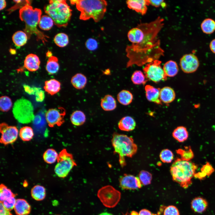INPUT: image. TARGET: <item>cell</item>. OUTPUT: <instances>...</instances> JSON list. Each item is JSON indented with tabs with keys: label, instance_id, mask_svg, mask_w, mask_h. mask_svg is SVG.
<instances>
[{
	"label": "cell",
	"instance_id": "1",
	"mask_svg": "<svg viewBox=\"0 0 215 215\" xmlns=\"http://www.w3.org/2000/svg\"><path fill=\"white\" fill-rule=\"evenodd\" d=\"M164 20L158 17L148 23H142L137 26L143 31L144 36L138 44L127 46V56L129 60L127 67L136 64L141 66L150 63L163 55L164 51L160 46L158 34L162 27Z\"/></svg>",
	"mask_w": 215,
	"mask_h": 215
},
{
	"label": "cell",
	"instance_id": "2",
	"mask_svg": "<svg viewBox=\"0 0 215 215\" xmlns=\"http://www.w3.org/2000/svg\"><path fill=\"white\" fill-rule=\"evenodd\" d=\"M80 12L79 19L87 20L92 19L98 22L103 18L107 10V2L104 0H75L70 1Z\"/></svg>",
	"mask_w": 215,
	"mask_h": 215
},
{
	"label": "cell",
	"instance_id": "3",
	"mask_svg": "<svg viewBox=\"0 0 215 215\" xmlns=\"http://www.w3.org/2000/svg\"><path fill=\"white\" fill-rule=\"evenodd\" d=\"M41 10L37 8L33 9L29 4L23 6L19 11V16L21 21L24 22L25 27L24 32L29 39L31 35L34 34L38 40H40L43 43L47 42L46 38L48 37L44 35L39 30L37 26L39 24L42 14Z\"/></svg>",
	"mask_w": 215,
	"mask_h": 215
},
{
	"label": "cell",
	"instance_id": "4",
	"mask_svg": "<svg viewBox=\"0 0 215 215\" xmlns=\"http://www.w3.org/2000/svg\"><path fill=\"white\" fill-rule=\"evenodd\" d=\"M197 166L190 161L177 158L170 168V173L173 180L184 188H187L192 182Z\"/></svg>",
	"mask_w": 215,
	"mask_h": 215
},
{
	"label": "cell",
	"instance_id": "5",
	"mask_svg": "<svg viewBox=\"0 0 215 215\" xmlns=\"http://www.w3.org/2000/svg\"><path fill=\"white\" fill-rule=\"evenodd\" d=\"M44 10L59 27H67L72 15V10L64 0L50 1Z\"/></svg>",
	"mask_w": 215,
	"mask_h": 215
},
{
	"label": "cell",
	"instance_id": "6",
	"mask_svg": "<svg viewBox=\"0 0 215 215\" xmlns=\"http://www.w3.org/2000/svg\"><path fill=\"white\" fill-rule=\"evenodd\" d=\"M114 153L119 156V162L122 167L126 165L125 157H132L136 153L138 148L133 138L126 135L115 132L111 140Z\"/></svg>",
	"mask_w": 215,
	"mask_h": 215
},
{
	"label": "cell",
	"instance_id": "7",
	"mask_svg": "<svg viewBox=\"0 0 215 215\" xmlns=\"http://www.w3.org/2000/svg\"><path fill=\"white\" fill-rule=\"evenodd\" d=\"M12 112L15 119L22 124L30 123L35 117L34 108L32 103L25 98H20L15 102Z\"/></svg>",
	"mask_w": 215,
	"mask_h": 215
},
{
	"label": "cell",
	"instance_id": "8",
	"mask_svg": "<svg viewBox=\"0 0 215 215\" xmlns=\"http://www.w3.org/2000/svg\"><path fill=\"white\" fill-rule=\"evenodd\" d=\"M57 163L55 166L54 171L59 177L64 178L68 174L74 167L77 166L73 155L64 149L59 154Z\"/></svg>",
	"mask_w": 215,
	"mask_h": 215
},
{
	"label": "cell",
	"instance_id": "9",
	"mask_svg": "<svg viewBox=\"0 0 215 215\" xmlns=\"http://www.w3.org/2000/svg\"><path fill=\"white\" fill-rule=\"evenodd\" d=\"M97 196L104 206L108 208H113L119 202L121 194L112 186L107 185L98 190Z\"/></svg>",
	"mask_w": 215,
	"mask_h": 215
},
{
	"label": "cell",
	"instance_id": "10",
	"mask_svg": "<svg viewBox=\"0 0 215 215\" xmlns=\"http://www.w3.org/2000/svg\"><path fill=\"white\" fill-rule=\"evenodd\" d=\"M161 62L156 60L147 64L143 68L147 79L157 83L161 81H165L167 76L161 66Z\"/></svg>",
	"mask_w": 215,
	"mask_h": 215
},
{
	"label": "cell",
	"instance_id": "11",
	"mask_svg": "<svg viewBox=\"0 0 215 215\" xmlns=\"http://www.w3.org/2000/svg\"><path fill=\"white\" fill-rule=\"evenodd\" d=\"M0 131L1 134L0 142L4 145L13 143L17 139L19 131L16 126L3 122L0 125Z\"/></svg>",
	"mask_w": 215,
	"mask_h": 215
},
{
	"label": "cell",
	"instance_id": "12",
	"mask_svg": "<svg viewBox=\"0 0 215 215\" xmlns=\"http://www.w3.org/2000/svg\"><path fill=\"white\" fill-rule=\"evenodd\" d=\"M65 114V110L62 107L49 109L45 113L46 119L48 126L50 127L56 125L60 126L64 122Z\"/></svg>",
	"mask_w": 215,
	"mask_h": 215
},
{
	"label": "cell",
	"instance_id": "13",
	"mask_svg": "<svg viewBox=\"0 0 215 215\" xmlns=\"http://www.w3.org/2000/svg\"><path fill=\"white\" fill-rule=\"evenodd\" d=\"M199 64L197 57L193 54L184 55L180 61V65L182 70L187 73H192L196 71L199 67Z\"/></svg>",
	"mask_w": 215,
	"mask_h": 215
},
{
	"label": "cell",
	"instance_id": "14",
	"mask_svg": "<svg viewBox=\"0 0 215 215\" xmlns=\"http://www.w3.org/2000/svg\"><path fill=\"white\" fill-rule=\"evenodd\" d=\"M119 185L122 188L126 190H134L142 186L139 178L133 175L124 174L119 179Z\"/></svg>",
	"mask_w": 215,
	"mask_h": 215
},
{
	"label": "cell",
	"instance_id": "15",
	"mask_svg": "<svg viewBox=\"0 0 215 215\" xmlns=\"http://www.w3.org/2000/svg\"><path fill=\"white\" fill-rule=\"evenodd\" d=\"M128 8L139 13L142 15L145 14L147 10V6L149 5L148 0H129L126 1Z\"/></svg>",
	"mask_w": 215,
	"mask_h": 215
},
{
	"label": "cell",
	"instance_id": "16",
	"mask_svg": "<svg viewBox=\"0 0 215 215\" xmlns=\"http://www.w3.org/2000/svg\"><path fill=\"white\" fill-rule=\"evenodd\" d=\"M146 96L148 100L157 104L162 105L160 99L159 94L160 89L153 86L147 85L145 87Z\"/></svg>",
	"mask_w": 215,
	"mask_h": 215
},
{
	"label": "cell",
	"instance_id": "17",
	"mask_svg": "<svg viewBox=\"0 0 215 215\" xmlns=\"http://www.w3.org/2000/svg\"><path fill=\"white\" fill-rule=\"evenodd\" d=\"M40 63L38 57L35 54L31 53L26 57L24 61V65L29 71L33 72L39 69Z\"/></svg>",
	"mask_w": 215,
	"mask_h": 215
},
{
	"label": "cell",
	"instance_id": "18",
	"mask_svg": "<svg viewBox=\"0 0 215 215\" xmlns=\"http://www.w3.org/2000/svg\"><path fill=\"white\" fill-rule=\"evenodd\" d=\"M14 209L17 215H28L30 212L31 208L26 200L18 199L16 200Z\"/></svg>",
	"mask_w": 215,
	"mask_h": 215
},
{
	"label": "cell",
	"instance_id": "19",
	"mask_svg": "<svg viewBox=\"0 0 215 215\" xmlns=\"http://www.w3.org/2000/svg\"><path fill=\"white\" fill-rule=\"evenodd\" d=\"M176 94L174 90L169 87H165L160 89V99L164 103L168 104L175 99Z\"/></svg>",
	"mask_w": 215,
	"mask_h": 215
},
{
	"label": "cell",
	"instance_id": "20",
	"mask_svg": "<svg viewBox=\"0 0 215 215\" xmlns=\"http://www.w3.org/2000/svg\"><path fill=\"white\" fill-rule=\"evenodd\" d=\"M119 128L121 130L129 131L133 130L136 126L134 119L130 116H126L122 118L118 124Z\"/></svg>",
	"mask_w": 215,
	"mask_h": 215
},
{
	"label": "cell",
	"instance_id": "21",
	"mask_svg": "<svg viewBox=\"0 0 215 215\" xmlns=\"http://www.w3.org/2000/svg\"><path fill=\"white\" fill-rule=\"evenodd\" d=\"M208 203L206 200L201 197H197L193 199L191 203V209L195 212L201 213L206 209Z\"/></svg>",
	"mask_w": 215,
	"mask_h": 215
},
{
	"label": "cell",
	"instance_id": "22",
	"mask_svg": "<svg viewBox=\"0 0 215 215\" xmlns=\"http://www.w3.org/2000/svg\"><path fill=\"white\" fill-rule=\"evenodd\" d=\"M144 36L143 30L137 26L131 29L128 33V39L133 44L139 43Z\"/></svg>",
	"mask_w": 215,
	"mask_h": 215
},
{
	"label": "cell",
	"instance_id": "23",
	"mask_svg": "<svg viewBox=\"0 0 215 215\" xmlns=\"http://www.w3.org/2000/svg\"><path fill=\"white\" fill-rule=\"evenodd\" d=\"M100 105L102 108L106 111L113 110L116 108V102L111 95H105L101 99Z\"/></svg>",
	"mask_w": 215,
	"mask_h": 215
},
{
	"label": "cell",
	"instance_id": "24",
	"mask_svg": "<svg viewBox=\"0 0 215 215\" xmlns=\"http://www.w3.org/2000/svg\"><path fill=\"white\" fill-rule=\"evenodd\" d=\"M44 88L48 93L53 95L59 91L61 88V84L57 80L52 79L45 81Z\"/></svg>",
	"mask_w": 215,
	"mask_h": 215
},
{
	"label": "cell",
	"instance_id": "25",
	"mask_svg": "<svg viewBox=\"0 0 215 215\" xmlns=\"http://www.w3.org/2000/svg\"><path fill=\"white\" fill-rule=\"evenodd\" d=\"M164 72L167 76L173 77L179 71V68L176 63L173 60H169L164 65L163 67Z\"/></svg>",
	"mask_w": 215,
	"mask_h": 215
},
{
	"label": "cell",
	"instance_id": "26",
	"mask_svg": "<svg viewBox=\"0 0 215 215\" xmlns=\"http://www.w3.org/2000/svg\"><path fill=\"white\" fill-rule=\"evenodd\" d=\"M71 82L73 87L77 89H82L85 86L87 79L84 75L81 73L75 74L72 78Z\"/></svg>",
	"mask_w": 215,
	"mask_h": 215
},
{
	"label": "cell",
	"instance_id": "27",
	"mask_svg": "<svg viewBox=\"0 0 215 215\" xmlns=\"http://www.w3.org/2000/svg\"><path fill=\"white\" fill-rule=\"evenodd\" d=\"M173 137L179 142L186 141L188 137V133L186 128L183 126L178 127L172 133Z\"/></svg>",
	"mask_w": 215,
	"mask_h": 215
},
{
	"label": "cell",
	"instance_id": "28",
	"mask_svg": "<svg viewBox=\"0 0 215 215\" xmlns=\"http://www.w3.org/2000/svg\"><path fill=\"white\" fill-rule=\"evenodd\" d=\"M31 194L32 197L34 200L38 201H41L45 197L46 190L43 186L36 185L32 188Z\"/></svg>",
	"mask_w": 215,
	"mask_h": 215
},
{
	"label": "cell",
	"instance_id": "29",
	"mask_svg": "<svg viewBox=\"0 0 215 215\" xmlns=\"http://www.w3.org/2000/svg\"><path fill=\"white\" fill-rule=\"evenodd\" d=\"M86 118L85 113L82 111L76 110L74 111L70 117V120L73 125L79 126L85 122Z\"/></svg>",
	"mask_w": 215,
	"mask_h": 215
},
{
	"label": "cell",
	"instance_id": "30",
	"mask_svg": "<svg viewBox=\"0 0 215 215\" xmlns=\"http://www.w3.org/2000/svg\"><path fill=\"white\" fill-rule=\"evenodd\" d=\"M133 98L132 93L129 91L125 90L120 91L117 95L118 102L124 105H127L131 103Z\"/></svg>",
	"mask_w": 215,
	"mask_h": 215
},
{
	"label": "cell",
	"instance_id": "31",
	"mask_svg": "<svg viewBox=\"0 0 215 215\" xmlns=\"http://www.w3.org/2000/svg\"><path fill=\"white\" fill-rule=\"evenodd\" d=\"M59 67L58 59L56 57L52 56L48 58L46 66L48 73L51 74H55L59 70Z\"/></svg>",
	"mask_w": 215,
	"mask_h": 215
},
{
	"label": "cell",
	"instance_id": "32",
	"mask_svg": "<svg viewBox=\"0 0 215 215\" xmlns=\"http://www.w3.org/2000/svg\"><path fill=\"white\" fill-rule=\"evenodd\" d=\"M28 39L26 33L22 31L16 32L12 37L13 42L15 45L19 47L23 46L26 44Z\"/></svg>",
	"mask_w": 215,
	"mask_h": 215
},
{
	"label": "cell",
	"instance_id": "33",
	"mask_svg": "<svg viewBox=\"0 0 215 215\" xmlns=\"http://www.w3.org/2000/svg\"><path fill=\"white\" fill-rule=\"evenodd\" d=\"M201 27L204 33L211 34L215 31V21L211 19H206L202 22Z\"/></svg>",
	"mask_w": 215,
	"mask_h": 215
},
{
	"label": "cell",
	"instance_id": "34",
	"mask_svg": "<svg viewBox=\"0 0 215 215\" xmlns=\"http://www.w3.org/2000/svg\"><path fill=\"white\" fill-rule=\"evenodd\" d=\"M59 154L54 149L49 148L43 154V159L47 163L52 164L57 160Z\"/></svg>",
	"mask_w": 215,
	"mask_h": 215
},
{
	"label": "cell",
	"instance_id": "35",
	"mask_svg": "<svg viewBox=\"0 0 215 215\" xmlns=\"http://www.w3.org/2000/svg\"><path fill=\"white\" fill-rule=\"evenodd\" d=\"M19 136L23 141H30L34 136L33 129L29 126L23 127L19 130Z\"/></svg>",
	"mask_w": 215,
	"mask_h": 215
},
{
	"label": "cell",
	"instance_id": "36",
	"mask_svg": "<svg viewBox=\"0 0 215 215\" xmlns=\"http://www.w3.org/2000/svg\"><path fill=\"white\" fill-rule=\"evenodd\" d=\"M53 23V21L51 18L48 16L44 15L41 17L38 25L41 29L48 30L52 27Z\"/></svg>",
	"mask_w": 215,
	"mask_h": 215
},
{
	"label": "cell",
	"instance_id": "37",
	"mask_svg": "<svg viewBox=\"0 0 215 215\" xmlns=\"http://www.w3.org/2000/svg\"><path fill=\"white\" fill-rule=\"evenodd\" d=\"M176 153L183 160L190 161L194 157V153L190 146L185 147V149H179L176 150Z\"/></svg>",
	"mask_w": 215,
	"mask_h": 215
},
{
	"label": "cell",
	"instance_id": "38",
	"mask_svg": "<svg viewBox=\"0 0 215 215\" xmlns=\"http://www.w3.org/2000/svg\"><path fill=\"white\" fill-rule=\"evenodd\" d=\"M54 41L57 46L62 47L66 46L69 42L68 36L62 33L57 34L54 37Z\"/></svg>",
	"mask_w": 215,
	"mask_h": 215
},
{
	"label": "cell",
	"instance_id": "39",
	"mask_svg": "<svg viewBox=\"0 0 215 215\" xmlns=\"http://www.w3.org/2000/svg\"><path fill=\"white\" fill-rule=\"evenodd\" d=\"M145 75L141 71L136 70L133 73L131 80L133 83L136 85L145 84L147 80Z\"/></svg>",
	"mask_w": 215,
	"mask_h": 215
},
{
	"label": "cell",
	"instance_id": "40",
	"mask_svg": "<svg viewBox=\"0 0 215 215\" xmlns=\"http://www.w3.org/2000/svg\"><path fill=\"white\" fill-rule=\"evenodd\" d=\"M12 107V102L11 99L8 96H2L0 99V110L3 112H7Z\"/></svg>",
	"mask_w": 215,
	"mask_h": 215
},
{
	"label": "cell",
	"instance_id": "41",
	"mask_svg": "<svg viewBox=\"0 0 215 215\" xmlns=\"http://www.w3.org/2000/svg\"><path fill=\"white\" fill-rule=\"evenodd\" d=\"M15 196V194L11 190L3 184L0 186V202H2L7 198L12 196Z\"/></svg>",
	"mask_w": 215,
	"mask_h": 215
},
{
	"label": "cell",
	"instance_id": "42",
	"mask_svg": "<svg viewBox=\"0 0 215 215\" xmlns=\"http://www.w3.org/2000/svg\"><path fill=\"white\" fill-rule=\"evenodd\" d=\"M138 177L142 185H144L150 184L152 179L151 174L145 170H142L140 171Z\"/></svg>",
	"mask_w": 215,
	"mask_h": 215
},
{
	"label": "cell",
	"instance_id": "43",
	"mask_svg": "<svg viewBox=\"0 0 215 215\" xmlns=\"http://www.w3.org/2000/svg\"><path fill=\"white\" fill-rule=\"evenodd\" d=\"M159 157L163 162L169 163L173 159V154L171 150L167 149H164L161 152Z\"/></svg>",
	"mask_w": 215,
	"mask_h": 215
},
{
	"label": "cell",
	"instance_id": "44",
	"mask_svg": "<svg viewBox=\"0 0 215 215\" xmlns=\"http://www.w3.org/2000/svg\"><path fill=\"white\" fill-rule=\"evenodd\" d=\"M15 196L9 197L1 202L4 207L9 211L14 209L16 200Z\"/></svg>",
	"mask_w": 215,
	"mask_h": 215
},
{
	"label": "cell",
	"instance_id": "45",
	"mask_svg": "<svg viewBox=\"0 0 215 215\" xmlns=\"http://www.w3.org/2000/svg\"><path fill=\"white\" fill-rule=\"evenodd\" d=\"M164 215H179V211L175 206L169 205L165 208L163 213Z\"/></svg>",
	"mask_w": 215,
	"mask_h": 215
},
{
	"label": "cell",
	"instance_id": "46",
	"mask_svg": "<svg viewBox=\"0 0 215 215\" xmlns=\"http://www.w3.org/2000/svg\"><path fill=\"white\" fill-rule=\"evenodd\" d=\"M86 48L89 50L93 51L96 50L98 47V44L97 41L93 38H89L85 43Z\"/></svg>",
	"mask_w": 215,
	"mask_h": 215
},
{
	"label": "cell",
	"instance_id": "47",
	"mask_svg": "<svg viewBox=\"0 0 215 215\" xmlns=\"http://www.w3.org/2000/svg\"><path fill=\"white\" fill-rule=\"evenodd\" d=\"M201 171L205 173L206 176H209L214 172V169L210 164L207 162L201 168Z\"/></svg>",
	"mask_w": 215,
	"mask_h": 215
},
{
	"label": "cell",
	"instance_id": "48",
	"mask_svg": "<svg viewBox=\"0 0 215 215\" xmlns=\"http://www.w3.org/2000/svg\"><path fill=\"white\" fill-rule=\"evenodd\" d=\"M149 4L155 7H159L161 6L163 7H165L166 4L164 1L160 0H148Z\"/></svg>",
	"mask_w": 215,
	"mask_h": 215
},
{
	"label": "cell",
	"instance_id": "49",
	"mask_svg": "<svg viewBox=\"0 0 215 215\" xmlns=\"http://www.w3.org/2000/svg\"><path fill=\"white\" fill-rule=\"evenodd\" d=\"M0 215H12L10 211L6 209L0 202Z\"/></svg>",
	"mask_w": 215,
	"mask_h": 215
},
{
	"label": "cell",
	"instance_id": "50",
	"mask_svg": "<svg viewBox=\"0 0 215 215\" xmlns=\"http://www.w3.org/2000/svg\"><path fill=\"white\" fill-rule=\"evenodd\" d=\"M206 176L205 173L202 172H200L195 173L194 175V177L196 178L201 179H203Z\"/></svg>",
	"mask_w": 215,
	"mask_h": 215
},
{
	"label": "cell",
	"instance_id": "51",
	"mask_svg": "<svg viewBox=\"0 0 215 215\" xmlns=\"http://www.w3.org/2000/svg\"><path fill=\"white\" fill-rule=\"evenodd\" d=\"M138 215H152L150 211L146 209L141 210L138 213Z\"/></svg>",
	"mask_w": 215,
	"mask_h": 215
},
{
	"label": "cell",
	"instance_id": "52",
	"mask_svg": "<svg viewBox=\"0 0 215 215\" xmlns=\"http://www.w3.org/2000/svg\"><path fill=\"white\" fill-rule=\"evenodd\" d=\"M210 48L211 51L215 54V39L212 40L211 42L210 45Z\"/></svg>",
	"mask_w": 215,
	"mask_h": 215
},
{
	"label": "cell",
	"instance_id": "53",
	"mask_svg": "<svg viewBox=\"0 0 215 215\" xmlns=\"http://www.w3.org/2000/svg\"><path fill=\"white\" fill-rule=\"evenodd\" d=\"M0 10H1L5 7L6 6V2L5 0H2L0 1Z\"/></svg>",
	"mask_w": 215,
	"mask_h": 215
},
{
	"label": "cell",
	"instance_id": "54",
	"mask_svg": "<svg viewBox=\"0 0 215 215\" xmlns=\"http://www.w3.org/2000/svg\"><path fill=\"white\" fill-rule=\"evenodd\" d=\"M124 215H138V213L136 211H133L130 214L127 213Z\"/></svg>",
	"mask_w": 215,
	"mask_h": 215
},
{
	"label": "cell",
	"instance_id": "55",
	"mask_svg": "<svg viewBox=\"0 0 215 215\" xmlns=\"http://www.w3.org/2000/svg\"><path fill=\"white\" fill-rule=\"evenodd\" d=\"M10 52L12 54H15L16 53V50L13 49H10Z\"/></svg>",
	"mask_w": 215,
	"mask_h": 215
},
{
	"label": "cell",
	"instance_id": "56",
	"mask_svg": "<svg viewBox=\"0 0 215 215\" xmlns=\"http://www.w3.org/2000/svg\"><path fill=\"white\" fill-rule=\"evenodd\" d=\"M99 215H113L112 214L108 212H103Z\"/></svg>",
	"mask_w": 215,
	"mask_h": 215
},
{
	"label": "cell",
	"instance_id": "57",
	"mask_svg": "<svg viewBox=\"0 0 215 215\" xmlns=\"http://www.w3.org/2000/svg\"><path fill=\"white\" fill-rule=\"evenodd\" d=\"M47 56L49 58L52 56V53L50 51H48L46 54Z\"/></svg>",
	"mask_w": 215,
	"mask_h": 215
},
{
	"label": "cell",
	"instance_id": "58",
	"mask_svg": "<svg viewBox=\"0 0 215 215\" xmlns=\"http://www.w3.org/2000/svg\"><path fill=\"white\" fill-rule=\"evenodd\" d=\"M110 70L109 69H107L105 70V71L104 72L105 73V74H108L110 73Z\"/></svg>",
	"mask_w": 215,
	"mask_h": 215
},
{
	"label": "cell",
	"instance_id": "59",
	"mask_svg": "<svg viewBox=\"0 0 215 215\" xmlns=\"http://www.w3.org/2000/svg\"></svg>",
	"mask_w": 215,
	"mask_h": 215
}]
</instances>
